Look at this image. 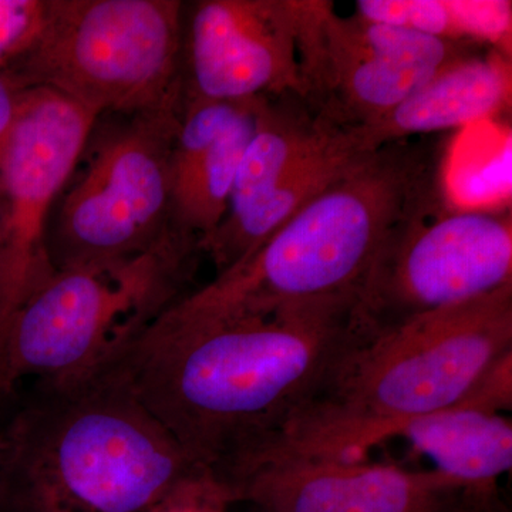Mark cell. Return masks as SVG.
Here are the masks:
<instances>
[{
    "label": "cell",
    "mask_w": 512,
    "mask_h": 512,
    "mask_svg": "<svg viewBox=\"0 0 512 512\" xmlns=\"http://www.w3.org/2000/svg\"><path fill=\"white\" fill-rule=\"evenodd\" d=\"M356 298L265 316L188 322L163 312L104 366L210 473L278 433L366 335Z\"/></svg>",
    "instance_id": "cell-1"
},
{
    "label": "cell",
    "mask_w": 512,
    "mask_h": 512,
    "mask_svg": "<svg viewBox=\"0 0 512 512\" xmlns=\"http://www.w3.org/2000/svg\"><path fill=\"white\" fill-rule=\"evenodd\" d=\"M207 473L109 369L36 382L0 434V512H146Z\"/></svg>",
    "instance_id": "cell-2"
},
{
    "label": "cell",
    "mask_w": 512,
    "mask_h": 512,
    "mask_svg": "<svg viewBox=\"0 0 512 512\" xmlns=\"http://www.w3.org/2000/svg\"><path fill=\"white\" fill-rule=\"evenodd\" d=\"M440 191L439 144L429 137L387 144L320 192L244 261L165 313L212 322L357 299L393 228Z\"/></svg>",
    "instance_id": "cell-3"
},
{
    "label": "cell",
    "mask_w": 512,
    "mask_h": 512,
    "mask_svg": "<svg viewBox=\"0 0 512 512\" xmlns=\"http://www.w3.org/2000/svg\"><path fill=\"white\" fill-rule=\"evenodd\" d=\"M511 350L512 282L357 343L275 437L306 448L340 431L457 406Z\"/></svg>",
    "instance_id": "cell-4"
},
{
    "label": "cell",
    "mask_w": 512,
    "mask_h": 512,
    "mask_svg": "<svg viewBox=\"0 0 512 512\" xmlns=\"http://www.w3.org/2000/svg\"><path fill=\"white\" fill-rule=\"evenodd\" d=\"M197 239L171 231L143 254L56 269L19 306L0 345V394L23 379L89 376L188 292Z\"/></svg>",
    "instance_id": "cell-5"
},
{
    "label": "cell",
    "mask_w": 512,
    "mask_h": 512,
    "mask_svg": "<svg viewBox=\"0 0 512 512\" xmlns=\"http://www.w3.org/2000/svg\"><path fill=\"white\" fill-rule=\"evenodd\" d=\"M180 0H45L39 35L6 73L99 119L156 109L183 94Z\"/></svg>",
    "instance_id": "cell-6"
},
{
    "label": "cell",
    "mask_w": 512,
    "mask_h": 512,
    "mask_svg": "<svg viewBox=\"0 0 512 512\" xmlns=\"http://www.w3.org/2000/svg\"><path fill=\"white\" fill-rule=\"evenodd\" d=\"M512 282L511 211H464L437 192L384 241L357 292L367 338Z\"/></svg>",
    "instance_id": "cell-7"
},
{
    "label": "cell",
    "mask_w": 512,
    "mask_h": 512,
    "mask_svg": "<svg viewBox=\"0 0 512 512\" xmlns=\"http://www.w3.org/2000/svg\"><path fill=\"white\" fill-rule=\"evenodd\" d=\"M183 97L130 114L100 138L82 178L63 197L49 239L56 269L140 255L174 231L170 158Z\"/></svg>",
    "instance_id": "cell-8"
},
{
    "label": "cell",
    "mask_w": 512,
    "mask_h": 512,
    "mask_svg": "<svg viewBox=\"0 0 512 512\" xmlns=\"http://www.w3.org/2000/svg\"><path fill=\"white\" fill-rule=\"evenodd\" d=\"M484 47L342 16L333 2L301 0L305 100L338 127L379 119L447 64Z\"/></svg>",
    "instance_id": "cell-9"
},
{
    "label": "cell",
    "mask_w": 512,
    "mask_h": 512,
    "mask_svg": "<svg viewBox=\"0 0 512 512\" xmlns=\"http://www.w3.org/2000/svg\"><path fill=\"white\" fill-rule=\"evenodd\" d=\"M97 117L43 87L25 89L0 153V345L19 306L56 272L49 215L89 143Z\"/></svg>",
    "instance_id": "cell-10"
},
{
    "label": "cell",
    "mask_w": 512,
    "mask_h": 512,
    "mask_svg": "<svg viewBox=\"0 0 512 512\" xmlns=\"http://www.w3.org/2000/svg\"><path fill=\"white\" fill-rule=\"evenodd\" d=\"M228 503L261 512H450L468 484L440 471L316 456L255 441L211 470Z\"/></svg>",
    "instance_id": "cell-11"
},
{
    "label": "cell",
    "mask_w": 512,
    "mask_h": 512,
    "mask_svg": "<svg viewBox=\"0 0 512 512\" xmlns=\"http://www.w3.org/2000/svg\"><path fill=\"white\" fill-rule=\"evenodd\" d=\"M190 18L184 100L305 97L301 0H200Z\"/></svg>",
    "instance_id": "cell-12"
},
{
    "label": "cell",
    "mask_w": 512,
    "mask_h": 512,
    "mask_svg": "<svg viewBox=\"0 0 512 512\" xmlns=\"http://www.w3.org/2000/svg\"><path fill=\"white\" fill-rule=\"evenodd\" d=\"M264 97L184 100L170 158V220L175 231L210 237L227 214L239 165Z\"/></svg>",
    "instance_id": "cell-13"
},
{
    "label": "cell",
    "mask_w": 512,
    "mask_h": 512,
    "mask_svg": "<svg viewBox=\"0 0 512 512\" xmlns=\"http://www.w3.org/2000/svg\"><path fill=\"white\" fill-rule=\"evenodd\" d=\"M389 439L406 440L429 458L433 470L468 484L497 483L512 467L511 420L501 413L461 404L340 431L295 450L316 456L360 458L367 448Z\"/></svg>",
    "instance_id": "cell-14"
},
{
    "label": "cell",
    "mask_w": 512,
    "mask_h": 512,
    "mask_svg": "<svg viewBox=\"0 0 512 512\" xmlns=\"http://www.w3.org/2000/svg\"><path fill=\"white\" fill-rule=\"evenodd\" d=\"M511 55L484 47L447 64L389 113L349 128L362 153L430 137L500 113L511 100Z\"/></svg>",
    "instance_id": "cell-15"
},
{
    "label": "cell",
    "mask_w": 512,
    "mask_h": 512,
    "mask_svg": "<svg viewBox=\"0 0 512 512\" xmlns=\"http://www.w3.org/2000/svg\"><path fill=\"white\" fill-rule=\"evenodd\" d=\"M353 13L421 35L493 47L511 55L510 0H356Z\"/></svg>",
    "instance_id": "cell-16"
},
{
    "label": "cell",
    "mask_w": 512,
    "mask_h": 512,
    "mask_svg": "<svg viewBox=\"0 0 512 512\" xmlns=\"http://www.w3.org/2000/svg\"><path fill=\"white\" fill-rule=\"evenodd\" d=\"M45 0H0V73L29 52L42 25Z\"/></svg>",
    "instance_id": "cell-17"
},
{
    "label": "cell",
    "mask_w": 512,
    "mask_h": 512,
    "mask_svg": "<svg viewBox=\"0 0 512 512\" xmlns=\"http://www.w3.org/2000/svg\"><path fill=\"white\" fill-rule=\"evenodd\" d=\"M228 503L211 474H202L175 488L146 512H228Z\"/></svg>",
    "instance_id": "cell-18"
},
{
    "label": "cell",
    "mask_w": 512,
    "mask_h": 512,
    "mask_svg": "<svg viewBox=\"0 0 512 512\" xmlns=\"http://www.w3.org/2000/svg\"><path fill=\"white\" fill-rule=\"evenodd\" d=\"M461 406L488 413H501L512 407V350L501 356L464 397Z\"/></svg>",
    "instance_id": "cell-19"
},
{
    "label": "cell",
    "mask_w": 512,
    "mask_h": 512,
    "mask_svg": "<svg viewBox=\"0 0 512 512\" xmlns=\"http://www.w3.org/2000/svg\"><path fill=\"white\" fill-rule=\"evenodd\" d=\"M450 512H511L497 483L477 484L461 495Z\"/></svg>",
    "instance_id": "cell-20"
},
{
    "label": "cell",
    "mask_w": 512,
    "mask_h": 512,
    "mask_svg": "<svg viewBox=\"0 0 512 512\" xmlns=\"http://www.w3.org/2000/svg\"><path fill=\"white\" fill-rule=\"evenodd\" d=\"M23 92L25 89L19 87L6 74L0 73V153L18 119Z\"/></svg>",
    "instance_id": "cell-21"
},
{
    "label": "cell",
    "mask_w": 512,
    "mask_h": 512,
    "mask_svg": "<svg viewBox=\"0 0 512 512\" xmlns=\"http://www.w3.org/2000/svg\"><path fill=\"white\" fill-rule=\"evenodd\" d=\"M0 221H2V201H0Z\"/></svg>",
    "instance_id": "cell-22"
},
{
    "label": "cell",
    "mask_w": 512,
    "mask_h": 512,
    "mask_svg": "<svg viewBox=\"0 0 512 512\" xmlns=\"http://www.w3.org/2000/svg\"><path fill=\"white\" fill-rule=\"evenodd\" d=\"M249 508H251V511H254V512H261V511L255 510V508H252V507H249Z\"/></svg>",
    "instance_id": "cell-23"
}]
</instances>
